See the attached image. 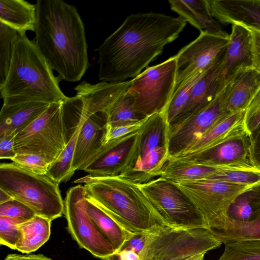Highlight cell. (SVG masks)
<instances>
[{
    "label": "cell",
    "instance_id": "44",
    "mask_svg": "<svg viewBox=\"0 0 260 260\" xmlns=\"http://www.w3.org/2000/svg\"><path fill=\"white\" fill-rule=\"evenodd\" d=\"M248 29L251 33L253 67L260 71V31Z\"/></svg>",
    "mask_w": 260,
    "mask_h": 260
},
{
    "label": "cell",
    "instance_id": "50",
    "mask_svg": "<svg viewBox=\"0 0 260 260\" xmlns=\"http://www.w3.org/2000/svg\"><path fill=\"white\" fill-rule=\"evenodd\" d=\"M108 260H121L120 256L117 253L112 255Z\"/></svg>",
    "mask_w": 260,
    "mask_h": 260
},
{
    "label": "cell",
    "instance_id": "19",
    "mask_svg": "<svg viewBox=\"0 0 260 260\" xmlns=\"http://www.w3.org/2000/svg\"><path fill=\"white\" fill-rule=\"evenodd\" d=\"M107 114L99 112L88 117L84 122L76 144L72 169L74 172L90 162L103 145Z\"/></svg>",
    "mask_w": 260,
    "mask_h": 260
},
{
    "label": "cell",
    "instance_id": "40",
    "mask_svg": "<svg viewBox=\"0 0 260 260\" xmlns=\"http://www.w3.org/2000/svg\"><path fill=\"white\" fill-rule=\"evenodd\" d=\"M149 117L127 125L114 128H107L106 127L103 139V145L104 146L112 140L139 131L143 126Z\"/></svg>",
    "mask_w": 260,
    "mask_h": 260
},
{
    "label": "cell",
    "instance_id": "49",
    "mask_svg": "<svg viewBox=\"0 0 260 260\" xmlns=\"http://www.w3.org/2000/svg\"><path fill=\"white\" fill-rule=\"evenodd\" d=\"M6 258L7 260H25L21 255L18 254H10L8 255Z\"/></svg>",
    "mask_w": 260,
    "mask_h": 260
},
{
    "label": "cell",
    "instance_id": "6",
    "mask_svg": "<svg viewBox=\"0 0 260 260\" xmlns=\"http://www.w3.org/2000/svg\"><path fill=\"white\" fill-rule=\"evenodd\" d=\"M62 102L51 104L36 120L16 134V153L38 155L50 165L59 157L69 138Z\"/></svg>",
    "mask_w": 260,
    "mask_h": 260
},
{
    "label": "cell",
    "instance_id": "39",
    "mask_svg": "<svg viewBox=\"0 0 260 260\" xmlns=\"http://www.w3.org/2000/svg\"><path fill=\"white\" fill-rule=\"evenodd\" d=\"M244 123L249 136L260 124V89L245 110Z\"/></svg>",
    "mask_w": 260,
    "mask_h": 260
},
{
    "label": "cell",
    "instance_id": "28",
    "mask_svg": "<svg viewBox=\"0 0 260 260\" xmlns=\"http://www.w3.org/2000/svg\"><path fill=\"white\" fill-rule=\"evenodd\" d=\"M51 221L36 215L31 219L21 223L20 236L15 250L26 254L38 250L50 238Z\"/></svg>",
    "mask_w": 260,
    "mask_h": 260
},
{
    "label": "cell",
    "instance_id": "47",
    "mask_svg": "<svg viewBox=\"0 0 260 260\" xmlns=\"http://www.w3.org/2000/svg\"><path fill=\"white\" fill-rule=\"evenodd\" d=\"M12 199L8 193L0 189V204L7 202Z\"/></svg>",
    "mask_w": 260,
    "mask_h": 260
},
{
    "label": "cell",
    "instance_id": "48",
    "mask_svg": "<svg viewBox=\"0 0 260 260\" xmlns=\"http://www.w3.org/2000/svg\"><path fill=\"white\" fill-rule=\"evenodd\" d=\"M205 253L196 254L177 260H204Z\"/></svg>",
    "mask_w": 260,
    "mask_h": 260
},
{
    "label": "cell",
    "instance_id": "46",
    "mask_svg": "<svg viewBox=\"0 0 260 260\" xmlns=\"http://www.w3.org/2000/svg\"><path fill=\"white\" fill-rule=\"evenodd\" d=\"M25 260H53L43 254L21 255Z\"/></svg>",
    "mask_w": 260,
    "mask_h": 260
},
{
    "label": "cell",
    "instance_id": "29",
    "mask_svg": "<svg viewBox=\"0 0 260 260\" xmlns=\"http://www.w3.org/2000/svg\"><path fill=\"white\" fill-rule=\"evenodd\" d=\"M222 243L247 240H260V217L247 222L226 217L215 228L209 231Z\"/></svg>",
    "mask_w": 260,
    "mask_h": 260
},
{
    "label": "cell",
    "instance_id": "37",
    "mask_svg": "<svg viewBox=\"0 0 260 260\" xmlns=\"http://www.w3.org/2000/svg\"><path fill=\"white\" fill-rule=\"evenodd\" d=\"M11 160L19 167L39 175H47L51 166L42 157L34 154L17 153Z\"/></svg>",
    "mask_w": 260,
    "mask_h": 260
},
{
    "label": "cell",
    "instance_id": "33",
    "mask_svg": "<svg viewBox=\"0 0 260 260\" xmlns=\"http://www.w3.org/2000/svg\"><path fill=\"white\" fill-rule=\"evenodd\" d=\"M21 33L0 22V85L7 76L16 39Z\"/></svg>",
    "mask_w": 260,
    "mask_h": 260
},
{
    "label": "cell",
    "instance_id": "26",
    "mask_svg": "<svg viewBox=\"0 0 260 260\" xmlns=\"http://www.w3.org/2000/svg\"><path fill=\"white\" fill-rule=\"evenodd\" d=\"M86 211L101 234L111 244L115 252L134 234L109 215L87 193L85 201Z\"/></svg>",
    "mask_w": 260,
    "mask_h": 260
},
{
    "label": "cell",
    "instance_id": "36",
    "mask_svg": "<svg viewBox=\"0 0 260 260\" xmlns=\"http://www.w3.org/2000/svg\"><path fill=\"white\" fill-rule=\"evenodd\" d=\"M211 180H217L231 183L252 186L260 183V173L224 170L214 175Z\"/></svg>",
    "mask_w": 260,
    "mask_h": 260
},
{
    "label": "cell",
    "instance_id": "15",
    "mask_svg": "<svg viewBox=\"0 0 260 260\" xmlns=\"http://www.w3.org/2000/svg\"><path fill=\"white\" fill-rule=\"evenodd\" d=\"M62 105L66 123L71 126L68 127V141L60 156L50 166L47 173L58 184L68 181L75 173L72 164L78 137L84 122L93 114L85 101L77 95L67 97Z\"/></svg>",
    "mask_w": 260,
    "mask_h": 260
},
{
    "label": "cell",
    "instance_id": "35",
    "mask_svg": "<svg viewBox=\"0 0 260 260\" xmlns=\"http://www.w3.org/2000/svg\"><path fill=\"white\" fill-rule=\"evenodd\" d=\"M27 221L0 216V243L15 249L20 236V225Z\"/></svg>",
    "mask_w": 260,
    "mask_h": 260
},
{
    "label": "cell",
    "instance_id": "25",
    "mask_svg": "<svg viewBox=\"0 0 260 260\" xmlns=\"http://www.w3.org/2000/svg\"><path fill=\"white\" fill-rule=\"evenodd\" d=\"M245 113V111H242L225 116L191 143L179 156L198 153L232 137L246 132L244 123Z\"/></svg>",
    "mask_w": 260,
    "mask_h": 260
},
{
    "label": "cell",
    "instance_id": "42",
    "mask_svg": "<svg viewBox=\"0 0 260 260\" xmlns=\"http://www.w3.org/2000/svg\"><path fill=\"white\" fill-rule=\"evenodd\" d=\"M249 158L252 164L260 170V124L249 136Z\"/></svg>",
    "mask_w": 260,
    "mask_h": 260
},
{
    "label": "cell",
    "instance_id": "21",
    "mask_svg": "<svg viewBox=\"0 0 260 260\" xmlns=\"http://www.w3.org/2000/svg\"><path fill=\"white\" fill-rule=\"evenodd\" d=\"M223 66L228 82L240 71L253 67L251 33L247 27L232 24Z\"/></svg>",
    "mask_w": 260,
    "mask_h": 260
},
{
    "label": "cell",
    "instance_id": "45",
    "mask_svg": "<svg viewBox=\"0 0 260 260\" xmlns=\"http://www.w3.org/2000/svg\"><path fill=\"white\" fill-rule=\"evenodd\" d=\"M119 255L121 260H142L139 255L129 250H120L116 253Z\"/></svg>",
    "mask_w": 260,
    "mask_h": 260
},
{
    "label": "cell",
    "instance_id": "16",
    "mask_svg": "<svg viewBox=\"0 0 260 260\" xmlns=\"http://www.w3.org/2000/svg\"><path fill=\"white\" fill-rule=\"evenodd\" d=\"M139 131L108 142L81 170L93 176H126L132 168Z\"/></svg>",
    "mask_w": 260,
    "mask_h": 260
},
{
    "label": "cell",
    "instance_id": "13",
    "mask_svg": "<svg viewBox=\"0 0 260 260\" xmlns=\"http://www.w3.org/2000/svg\"><path fill=\"white\" fill-rule=\"evenodd\" d=\"M229 38L201 31L198 37L176 55V90L188 77L206 71L224 53Z\"/></svg>",
    "mask_w": 260,
    "mask_h": 260
},
{
    "label": "cell",
    "instance_id": "32",
    "mask_svg": "<svg viewBox=\"0 0 260 260\" xmlns=\"http://www.w3.org/2000/svg\"><path fill=\"white\" fill-rule=\"evenodd\" d=\"M106 114L107 128L129 124L144 118L134 110L132 100L126 91L117 99Z\"/></svg>",
    "mask_w": 260,
    "mask_h": 260
},
{
    "label": "cell",
    "instance_id": "51",
    "mask_svg": "<svg viewBox=\"0 0 260 260\" xmlns=\"http://www.w3.org/2000/svg\"><path fill=\"white\" fill-rule=\"evenodd\" d=\"M4 260H7L6 258H5Z\"/></svg>",
    "mask_w": 260,
    "mask_h": 260
},
{
    "label": "cell",
    "instance_id": "5",
    "mask_svg": "<svg viewBox=\"0 0 260 260\" xmlns=\"http://www.w3.org/2000/svg\"><path fill=\"white\" fill-rule=\"evenodd\" d=\"M0 189L27 206L37 215L51 221L64 213L58 184L47 175L27 171L13 162L2 163Z\"/></svg>",
    "mask_w": 260,
    "mask_h": 260
},
{
    "label": "cell",
    "instance_id": "10",
    "mask_svg": "<svg viewBox=\"0 0 260 260\" xmlns=\"http://www.w3.org/2000/svg\"><path fill=\"white\" fill-rule=\"evenodd\" d=\"M137 184L167 226L206 228L194 204L174 182L158 177Z\"/></svg>",
    "mask_w": 260,
    "mask_h": 260
},
{
    "label": "cell",
    "instance_id": "41",
    "mask_svg": "<svg viewBox=\"0 0 260 260\" xmlns=\"http://www.w3.org/2000/svg\"><path fill=\"white\" fill-rule=\"evenodd\" d=\"M148 234L138 233L134 234L126 240L119 251H132L139 255L142 260V256L147 244Z\"/></svg>",
    "mask_w": 260,
    "mask_h": 260
},
{
    "label": "cell",
    "instance_id": "2",
    "mask_svg": "<svg viewBox=\"0 0 260 260\" xmlns=\"http://www.w3.org/2000/svg\"><path fill=\"white\" fill-rule=\"evenodd\" d=\"M35 43L60 79L80 81L89 67L85 29L77 8L62 0H38Z\"/></svg>",
    "mask_w": 260,
    "mask_h": 260
},
{
    "label": "cell",
    "instance_id": "7",
    "mask_svg": "<svg viewBox=\"0 0 260 260\" xmlns=\"http://www.w3.org/2000/svg\"><path fill=\"white\" fill-rule=\"evenodd\" d=\"M222 244L205 228L163 225L148 234L142 260H177L206 253Z\"/></svg>",
    "mask_w": 260,
    "mask_h": 260
},
{
    "label": "cell",
    "instance_id": "24",
    "mask_svg": "<svg viewBox=\"0 0 260 260\" xmlns=\"http://www.w3.org/2000/svg\"><path fill=\"white\" fill-rule=\"evenodd\" d=\"M171 9L198 29L229 39L230 35L211 14L207 0H170Z\"/></svg>",
    "mask_w": 260,
    "mask_h": 260
},
{
    "label": "cell",
    "instance_id": "14",
    "mask_svg": "<svg viewBox=\"0 0 260 260\" xmlns=\"http://www.w3.org/2000/svg\"><path fill=\"white\" fill-rule=\"evenodd\" d=\"M225 95V87L208 106L180 123L169 127V157L180 156L191 143L228 115L224 107Z\"/></svg>",
    "mask_w": 260,
    "mask_h": 260
},
{
    "label": "cell",
    "instance_id": "17",
    "mask_svg": "<svg viewBox=\"0 0 260 260\" xmlns=\"http://www.w3.org/2000/svg\"><path fill=\"white\" fill-rule=\"evenodd\" d=\"M250 146L249 136L243 132L198 153L181 157L232 170L260 173L250 160Z\"/></svg>",
    "mask_w": 260,
    "mask_h": 260
},
{
    "label": "cell",
    "instance_id": "12",
    "mask_svg": "<svg viewBox=\"0 0 260 260\" xmlns=\"http://www.w3.org/2000/svg\"><path fill=\"white\" fill-rule=\"evenodd\" d=\"M87 193L82 185L72 187L67 192L63 214L67 221V228L80 247L97 258L108 260L116 252L86 211Z\"/></svg>",
    "mask_w": 260,
    "mask_h": 260
},
{
    "label": "cell",
    "instance_id": "22",
    "mask_svg": "<svg viewBox=\"0 0 260 260\" xmlns=\"http://www.w3.org/2000/svg\"><path fill=\"white\" fill-rule=\"evenodd\" d=\"M259 89V71L252 67L238 72L225 87L226 113L229 114L245 111Z\"/></svg>",
    "mask_w": 260,
    "mask_h": 260
},
{
    "label": "cell",
    "instance_id": "8",
    "mask_svg": "<svg viewBox=\"0 0 260 260\" xmlns=\"http://www.w3.org/2000/svg\"><path fill=\"white\" fill-rule=\"evenodd\" d=\"M169 157V125L166 111L150 116L139 131L132 168L124 177L137 184L159 177Z\"/></svg>",
    "mask_w": 260,
    "mask_h": 260
},
{
    "label": "cell",
    "instance_id": "20",
    "mask_svg": "<svg viewBox=\"0 0 260 260\" xmlns=\"http://www.w3.org/2000/svg\"><path fill=\"white\" fill-rule=\"evenodd\" d=\"M211 15L223 24L260 31V0H207Z\"/></svg>",
    "mask_w": 260,
    "mask_h": 260
},
{
    "label": "cell",
    "instance_id": "4",
    "mask_svg": "<svg viewBox=\"0 0 260 260\" xmlns=\"http://www.w3.org/2000/svg\"><path fill=\"white\" fill-rule=\"evenodd\" d=\"M74 183H82L87 194L109 215L133 233H151L166 225L138 184L120 176L88 175Z\"/></svg>",
    "mask_w": 260,
    "mask_h": 260
},
{
    "label": "cell",
    "instance_id": "31",
    "mask_svg": "<svg viewBox=\"0 0 260 260\" xmlns=\"http://www.w3.org/2000/svg\"><path fill=\"white\" fill-rule=\"evenodd\" d=\"M205 71H198L188 77L174 91L166 110L169 127L177 121L184 109L194 84Z\"/></svg>",
    "mask_w": 260,
    "mask_h": 260
},
{
    "label": "cell",
    "instance_id": "3",
    "mask_svg": "<svg viewBox=\"0 0 260 260\" xmlns=\"http://www.w3.org/2000/svg\"><path fill=\"white\" fill-rule=\"evenodd\" d=\"M52 69L25 34L16 39L6 78L0 85L3 105L24 102L60 103L67 96Z\"/></svg>",
    "mask_w": 260,
    "mask_h": 260
},
{
    "label": "cell",
    "instance_id": "11",
    "mask_svg": "<svg viewBox=\"0 0 260 260\" xmlns=\"http://www.w3.org/2000/svg\"><path fill=\"white\" fill-rule=\"evenodd\" d=\"M174 182L194 204L209 231L215 228L226 218L227 210L234 199L253 186L217 180Z\"/></svg>",
    "mask_w": 260,
    "mask_h": 260
},
{
    "label": "cell",
    "instance_id": "43",
    "mask_svg": "<svg viewBox=\"0 0 260 260\" xmlns=\"http://www.w3.org/2000/svg\"><path fill=\"white\" fill-rule=\"evenodd\" d=\"M15 136L0 139V158L12 160L17 154L14 147Z\"/></svg>",
    "mask_w": 260,
    "mask_h": 260
},
{
    "label": "cell",
    "instance_id": "18",
    "mask_svg": "<svg viewBox=\"0 0 260 260\" xmlns=\"http://www.w3.org/2000/svg\"><path fill=\"white\" fill-rule=\"evenodd\" d=\"M224 54L204 73L194 84L184 109L171 126L180 123L208 106L224 90L228 83L223 66Z\"/></svg>",
    "mask_w": 260,
    "mask_h": 260
},
{
    "label": "cell",
    "instance_id": "38",
    "mask_svg": "<svg viewBox=\"0 0 260 260\" xmlns=\"http://www.w3.org/2000/svg\"><path fill=\"white\" fill-rule=\"evenodd\" d=\"M36 215L29 207L14 199L0 204V216L28 221Z\"/></svg>",
    "mask_w": 260,
    "mask_h": 260
},
{
    "label": "cell",
    "instance_id": "1",
    "mask_svg": "<svg viewBox=\"0 0 260 260\" xmlns=\"http://www.w3.org/2000/svg\"><path fill=\"white\" fill-rule=\"evenodd\" d=\"M187 22L182 17L148 12L127 16L121 26L95 50L98 78L119 82L136 77L179 37Z\"/></svg>",
    "mask_w": 260,
    "mask_h": 260
},
{
    "label": "cell",
    "instance_id": "9",
    "mask_svg": "<svg viewBox=\"0 0 260 260\" xmlns=\"http://www.w3.org/2000/svg\"><path fill=\"white\" fill-rule=\"evenodd\" d=\"M176 80V56L147 68L133 79L126 90L134 110L142 118L165 111Z\"/></svg>",
    "mask_w": 260,
    "mask_h": 260
},
{
    "label": "cell",
    "instance_id": "30",
    "mask_svg": "<svg viewBox=\"0 0 260 260\" xmlns=\"http://www.w3.org/2000/svg\"><path fill=\"white\" fill-rule=\"evenodd\" d=\"M260 217V183L239 194L229 207L226 217L242 222L253 221Z\"/></svg>",
    "mask_w": 260,
    "mask_h": 260
},
{
    "label": "cell",
    "instance_id": "34",
    "mask_svg": "<svg viewBox=\"0 0 260 260\" xmlns=\"http://www.w3.org/2000/svg\"><path fill=\"white\" fill-rule=\"evenodd\" d=\"M218 260H260V240H247L226 243Z\"/></svg>",
    "mask_w": 260,
    "mask_h": 260
},
{
    "label": "cell",
    "instance_id": "23",
    "mask_svg": "<svg viewBox=\"0 0 260 260\" xmlns=\"http://www.w3.org/2000/svg\"><path fill=\"white\" fill-rule=\"evenodd\" d=\"M50 105L41 102L3 105L0 112V139L15 136L36 120Z\"/></svg>",
    "mask_w": 260,
    "mask_h": 260
},
{
    "label": "cell",
    "instance_id": "27",
    "mask_svg": "<svg viewBox=\"0 0 260 260\" xmlns=\"http://www.w3.org/2000/svg\"><path fill=\"white\" fill-rule=\"evenodd\" d=\"M0 22L21 34L35 31L37 6L24 0H1Z\"/></svg>",
    "mask_w": 260,
    "mask_h": 260
}]
</instances>
